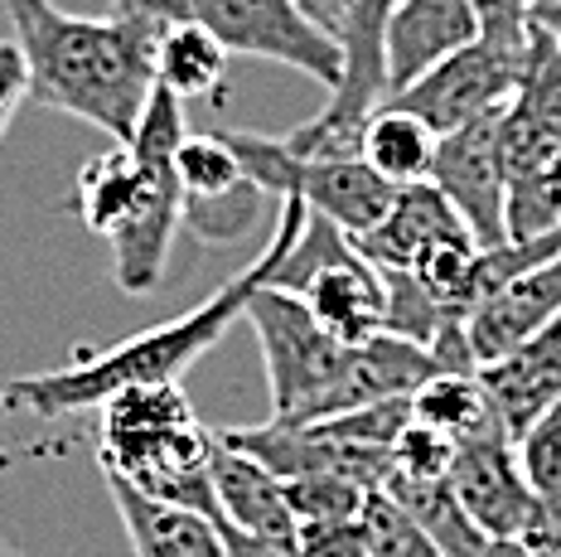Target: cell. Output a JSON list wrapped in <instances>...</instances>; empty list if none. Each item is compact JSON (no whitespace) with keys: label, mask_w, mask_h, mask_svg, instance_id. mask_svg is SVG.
Masks as SVG:
<instances>
[{"label":"cell","mask_w":561,"mask_h":557,"mask_svg":"<svg viewBox=\"0 0 561 557\" xmlns=\"http://www.w3.org/2000/svg\"><path fill=\"white\" fill-rule=\"evenodd\" d=\"M214 446L218 436L198 427L180 383L126 388L102 402L98 456L102 470L136 485L140 495L218 519L214 495ZM224 524V519H218Z\"/></svg>","instance_id":"cell-3"},{"label":"cell","mask_w":561,"mask_h":557,"mask_svg":"<svg viewBox=\"0 0 561 557\" xmlns=\"http://www.w3.org/2000/svg\"><path fill=\"white\" fill-rule=\"evenodd\" d=\"M107 490L136 557H228L218 519L198 514V509L165 504V499H150L136 485L116 480V475H107Z\"/></svg>","instance_id":"cell-17"},{"label":"cell","mask_w":561,"mask_h":557,"mask_svg":"<svg viewBox=\"0 0 561 557\" xmlns=\"http://www.w3.org/2000/svg\"><path fill=\"white\" fill-rule=\"evenodd\" d=\"M5 15L30 68V98L107 132L116 146L131 141L156 92V20L131 0L112 5V15H73L54 0H5Z\"/></svg>","instance_id":"cell-2"},{"label":"cell","mask_w":561,"mask_h":557,"mask_svg":"<svg viewBox=\"0 0 561 557\" xmlns=\"http://www.w3.org/2000/svg\"><path fill=\"white\" fill-rule=\"evenodd\" d=\"M266 204H272V200L262 194V184L248 175V180L238 184V190L218 194V200H194V204H184V228H190L198 242H208V248H224V242H238V238L252 234Z\"/></svg>","instance_id":"cell-26"},{"label":"cell","mask_w":561,"mask_h":557,"mask_svg":"<svg viewBox=\"0 0 561 557\" xmlns=\"http://www.w3.org/2000/svg\"><path fill=\"white\" fill-rule=\"evenodd\" d=\"M479 39V20L470 0H397L388 30H382V59H388V98L412 88L421 73L446 64L450 54Z\"/></svg>","instance_id":"cell-13"},{"label":"cell","mask_w":561,"mask_h":557,"mask_svg":"<svg viewBox=\"0 0 561 557\" xmlns=\"http://www.w3.org/2000/svg\"><path fill=\"white\" fill-rule=\"evenodd\" d=\"M528 30L561 44V0H528Z\"/></svg>","instance_id":"cell-33"},{"label":"cell","mask_w":561,"mask_h":557,"mask_svg":"<svg viewBox=\"0 0 561 557\" xmlns=\"http://www.w3.org/2000/svg\"><path fill=\"white\" fill-rule=\"evenodd\" d=\"M184 136H190V126H184V102L156 83L131 141H126L140 160H150V190L136 214L107 238L112 242V282L122 286L126 296H150L165 282L174 234L184 228V194H180V180H174V156H180Z\"/></svg>","instance_id":"cell-7"},{"label":"cell","mask_w":561,"mask_h":557,"mask_svg":"<svg viewBox=\"0 0 561 557\" xmlns=\"http://www.w3.org/2000/svg\"><path fill=\"white\" fill-rule=\"evenodd\" d=\"M131 5L146 10L156 25H165V20L204 25L228 54L296 68L330 92L344 78L339 34L314 25L300 0H131Z\"/></svg>","instance_id":"cell-6"},{"label":"cell","mask_w":561,"mask_h":557,"mask_svg":"<svg viewBox=\"0 0 561 557\" xmlns=\"http://www.w3.org/2000/svg\"><path fill=\"white\" fill-rule=\"evenodd\" d=\"M499 166H504V228L508 242L547 238L561 228V141L508 102L499 117Z\"/></svg>","instance_id":"cell-11"},{"label":"cell","mask_w":561,"mask_h":557,"mask_svg":"<svg viewBox=\"0 0 561 557\" xmlns=\"http://www.w3.org/2000/svg\"><path fill=\"white\" fill-rule=\"evenodd\" d=\"M479 20V39L494 44L508 59H523L528 49V0H470Z\"/></svg>","instance_id":"cell-30"},{"label":"cell","mask_w":561,"mask_h":557,"mask_svg":"<svg viewBox=\"0 0 561 557\" xmlns=\"http://www.w3.org/2000/svg\"><path fill=\"white\" fill-rule=\"evenodd\" d=\"M479 378H484V393L494 402L499 422L518 441L561 398V316L547 330H537L533 340H523L513 354H504L499 364H484Z\"/></svg>","instance_id":"cell-15"},{"label":"cell","mask_w":561,"mask_h":557,"mask_svg":"<svg viewBox=\"0 0 561 557\" xmlns=\"http://www.w3.org/2000/svg\"><path fill=\"white\" fill-rule=\"evenodd\" d=\"M358 528H364L368 557H446L436 543L426 538V528H421L416 519L407 514V509L397 504L392 495H382V490L368 495Z\"/></svg>","instance_id":"cell-27"},{"label":"cell","mask_w":561,"mask_h":557,"mask_svg":"<svg viewBox=\"0 0 561 557\" xmlns=\"http://www.w3.org/2000/svg\"><path fill=\"white\" fill-rule=\"evenodd\" d=\"M436 150H440V136L421 117H412V112L392 107V102H382L364 122V136H358V156L397 190L426 184L431 170H436Z\"/></svg>","instance_id":"cell-20"},{"label":"cell","mask_w":561,"mask_h":557,"mask_svg":"<svg viewBox=\"0 0 561 557\" xmlns=\"http://www.w3.org/2000/svg\"><path fill=\"white\" fill-rule=\"evenodd\" d=\"M300 5H306V15L314 20V25H324L330 34H339V30H344V15H348V5H354V0H300Z\"/></svg>","instance_id":"cell-34"},{"label":"cell","mask_w":561,"mask_h":557,"mask_svg":"<svg viewBox=\"0 0 561 557\" xmlns=\"http://www.w3.org/2000/svg\"><path fill=\"white\" fill-rule=\"evenodd\" d=\"M242 170L262 184L272 204L300 200L310 214L330 218L339 234L368 238L397 204V184H388L364 156H296L280 136L224 132Z\"/></svg>","instance_id":"cell-5"},{"label":"cell","mask_w":561,"mask_h":557,"mask_svg":"<svg viewBox=\"0 0 561 557\" xmlns=\"http://www.w3.org/2000/svg\"><path fill=\"white\" fill-rule=\"evenodd\" d=\"M561 316V258L547 266H533L518 282H508L504 292H494L489 300H479L465 320V340H470L474 364H499L504 354H513L523 340H533L537 330H547Z\"/></svg>","instance_id":"cell-14"},{"label":"cell","mask_w":561,"mask_h":557,"mask_svg":"<svg viewBox=\"0 0 561 557\" xmlns=\"http://www.w3.org/2000/svg\"><path fill=\"white\" fill-rule=\"evenodd\" d=\"M513 107H518L537 132H547L552 141H561V44H552L547 34L528 30V49H523Z\"/></svg>","instance_id":"cell-25"},{"label":"cell","mask_w":561,"mask_h":557,"mask_svg":"<svg viewBox=\"0 0 561 557\" xmlns=\"http://www.w3.org/2000/svg\"><path fill=\"white\" fill-rule=\"evenodd\" d=\"M518 456L537 490V504L561 509V398L518 436Z\"/></svg>","instance_id":"cell-28"},{"label":"cell","mask_w":561,"mask_h":557,"mask_svg":"<svg viewBox=\"0 0 561 557\" xmlns=\"http://www.w3.org/2000/svg\"><path fill=\"white\" fill-rule=\"evenodd\" d=\"M310 208L300 200H280L276 204V234L256 258L242 266L232 282H224L208 300H198L194 310L174 316L165 325L131 334V340L112 344L102 354H78L73 364L49 368V374H25L0 388V412L10 417H73L88 408H102L107 398L126 388H160V383H180V374L204 359L218 340L232 330V320L248 310V300L256 286H266L276 276V266L286 262V252L296 248L300 228H306Z\"/></svg>","instance_id":"cell-1"},{"label":"cell","mask_w":561,"mask_h":557,"mask_svg":"<svg viewBox=\"0 0 561 557\" xmlns=\"http://www.w3.org/2000/svg\"><path fill=\"white\" fill-rule=\"evenodd\" d=\"M242 320L256 330V344H262L266 359L272 422H290V427L330 422L339 412V388H344L354 344H339L306 310V300L276 292L272 282L252 292Z\"/></svg>","instance_id":"cell-4"},{"label":"cell","mask_w":561,"mask_h":557,"mask_svg":"<svg viewBox=\"0 0 561 557\" xmlns=\"http://www.w3.org/2000/svg\"><path fill=\"white\" fill-rule=\"evenodd\" d=\"M450 490L489 543L523 538L537 514V490H533L528 470H523L518 441L508 436L504 422L460 441L455 466H450Z\"/></svg>","instance_id":"cell-10"},{"label":"cell","mask_w":561,"mask_h":557,"mask_svg":"<svg viewBox=\"0 0 561 557\" xmlns=\"http://www.w3.org/2000/svg\"><path fill=\"white\" fill-rule=\"evenodd\" d=\"M450 234H470V228H465L460 214L446 204V194L426 180V184L397 190L392 214L382 218L368 238H358V252H364L378 272H412V262L421 252Z\"/></svg>","instance_id":"cell-18"},{"label":"cell","mask_w":561,"mask_h":557,"mask_svg":"<svg viewBox=\"0 0 561 557\" xmlns=\"http://www.w3.org/2000/svg\"><path fill=\"white\" fill-rule=\"evenodd\" d=\"M214 495H218V519L224 528H242L252 538H272V543H290L300 548V528L290 514L286 499V480L272 475L262 461L232 451L224 436L214 446Z\"/></svg>","instance_id":"cell-16"},{"label":"cell","mask_w":561,"mask_h":557,"mask_svg":"<svg viewBox=\"0 0 561 557\" xmlns=\"http://www.w3.org/2000/svg\"><path fill=\"white\" fill-rule=\"evenodd\" d=\"M412 422L436 427L450 441H470L499 422L479 374H436L412 393Z\"/></svg>","instance_id":"cell-23"},{"label":"cell","mask_w":561,"mask_h":557,"mask_svg":"<svg viewBox=\"0 0 561 557\" xmlns=\"http://www.w3.org/2000/svg\"><path fill=\"white\" fill-rule=\"evenodd\" d=\"M518 68L523 59H508L494 44L474 39L470 49L450 54L446 64L421 73L412 88L392 92L388 102L421 117L436 136H450V132H465V126L508 112L513 92H518Z\"/></svg>","instance_id":"cell-9"},{"label":"cell","mask_w":561,"mask_h":557,"mask_svg":"<svg viewBox=\"0 0 561 557\" xmlns=\"http://www.w3.org/2000/svg\"><path fill=\"white\" fill-rule=\"evenodd\" d=\"M150 190V160H140L131 146H107L102 156H92L83 170H78L73 184V214L83 218L88 234L112 238L116 228L140 208Z\"/></svg>","instance_id":"cell-19"},{"label":"cell","mask_w":561,"mask_h":557,"mask_svg":"<svg viewBox=\"0 0 561 557\" xmlns=\"http://www.w3.org/2000/svg\"><path fill=\"white\" fill-rule=\"evenodd\" d=\"M224 543H228V557H300V548H290V543L252 538L242 528H224Z\"/></svg>","instance_id":"cell-32"},{"label":"cell","mask_w":561,"mask_h":557,"mask_svg":"<svg viewBox=\"0 0 561 557\" xmlns=\"http://www.w3.org/2000/svg\"><path fill=\"white\" fill-rule=\"evenodd\" d=\"M276 292L306 300V310L339 344H368L388 334V282L373 266L358 242L339 234L330 218L310 214L296 248L272 276Z\"/></svg>","instance_id":"cell-8"},{"label":"cell","mask_w":561,"mask_h":557,"mask_svg":"<svg viewBox=\"0 0 561 557\" xmlns=\"http://www.w3.org/2000/svg\"><path fill=\"white\" fill-rule=\"evenodd\" d=\"M455 451H460V441L440 436L436 427L407 422L402 436L392 441V466H388V475H397V480H450Z\"/></svg>","instance_id":"cell-29"},{"label":"cell","mask_w":561,"mask_h":557,"mask_svg":"<svg viewBox=\"0 0 561 557\" xmlns=\"http://www.w3.org/2000/svg\"><path fill=\"white\" fill-rule=\"evenodd\" d=\"M228 59L232 54L224 44L190 20H165L156 34V83L180 102L218 98L228 83Z\"/></svg>","instance_id":"cell-21"},{"label":"cell","mask_w":561,"mask_h":557,"mask_svg":"<svg viewBox=\"0 0 561 557\" xmlns=\"http://www.w3.org/2000/svg\"><path fill=\"white\" fill-rule=\"evenodd\" d=\"M174 180H180L184 204H194V200H218V194L238 190L248 180V170L232 156L224 132H190L180 156H174Z\"/></svg>","instance_id":"cell-24"},{"label":"cell","mask_w":561,"mask_h":557,"mask_svg":"<svg viewBox=\"0 0 561 557\" xmlns=\"http://www.w3.org/2000/svg\"><path fill=\"white\" fill-rule=\"evenodd\" d=\"M30 98V68H25V54L20 44H0V141H5L10 122H15L20 102Z\"/></svg>","instance_id":"cell-31"},{"label":"cell","mask_w":561,"mask_h":557,"mask_svg":"<svg viewBox=\"0 0 561 557\" xmlns=\"http://www.w3.org/2000/svg\"><path fill=\"white\" fill-rule=\"evenodd\" d=\"M382 495H392L446 557H479L484 553L489 538L474 528V519L465 514V504L455 499L450 480H397V475H388V480H382Z\"/></svg>","instance_id":"cell-22"},{"label":"cell","mask_w":561,"mask_h":557,"mask_svg":"<svg viewBox=\"0 0 561 557\" xmlns=\"http://www.w3.org/2000/svg\"><path fill=\"white\" fill-rule=\"evenodd\" d=\"M479 557H533V553L523 548V538H499V543H484Z\"/></svg>","instance_id":"cell-35"},{"label":"cell","mask_w":561,"mask_h":557,"mask_svg":"<svg viewBox=\"0 0 561 557\" xmlns=\"http://www.w3.org/2000/svg\"><path fill=\"white\" fill-rule=\"evenodd\" d=\"M112 5H122V0H112Z\"/></svg>","instance_id":"cell-37"},{"label":"cell","mask_w":561,"mask_h":557,"mask_svg":"<svg viewBox=\"0 0 561 557\" xmlns=\"http://www.w3.org/2000/svg\"><path fill=\"white\" fill-rule=\"evenodd\" d=\"M499 117H504V112H499ZM499 117L440 136L436 170H431V184L446 194V204L460 214V224L474 234L479 248H499V242H508V228H504V166H499Z\"/></svg>","instance_id":"cell-12"},{"label":"cell","mask_w":561,"mask_h":557,"mask_svg":"<svg viewBox=\"0 0 561 557\" xmlns=\"http://www.w3.org/2000/svg\"><path fill=\"white\" fill-rule=\"evenodd\" d=\"M0 557H20V553H15V548H5V543H0Z\"/></svg>","instance_id":"cell-36"}]
</instances>
